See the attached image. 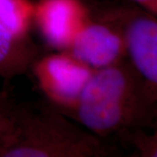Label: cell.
<instances>
[{"label":"cell","mask_w":157,"mask_h":157,"mask_svg":"<svg viewBox=\"0 0 157 157\" xmlns=\"http://www.w3.org/2000/svg\"><path fill=\"white\" fill-rule=\"evenodd\" d=\"M37 58V49L28 38H17L0 24L1 78L9 79L25 73Z\"/></svg>","instance_id":"7"},{"label":"cell","mask_w":157,"mask_h":157,"mask_svg":"<svg viewBox=\"0 0 157 157\" xmlns=\"http://www.w3.org/2000/svg\"><path fill=\"white\" fill-rule=\"evenodd\" d=\"M65 52L94 71L121 63L127 58L119 28L103 18L92 19L90 16Z\"/></svg>","instance_id":"5"},{"label":"cell","mask_w":157,"mask_h":157,"mask_svg":"<svg viewBox=\"0 0 157 157\" xmlns=\"http://www.w3.org/2000/svg\"><path fill=\"white\" fill-rule=\"evenodd\" d=\"M99 17L112 23L121 31L129 65L147 94L157 101L156 16L136 6L111 8Z\"/></svg>","instance_id":"3"},{"label":"cell","mask_w":157,"mask_h":157,"mask_svg":"<svg viewBox=\"0 0 157 157\" xmlns=\"http://www.w3.org/2000/svg\"><path fill=\"white\" fill-rule=\"evenodd\" d=\"M135 149L138 155L143 157L157 156L156 134L149 135L144 128H137L128 131L121 135Z\"/></svg>","instance_id":"9"},{"label":"cell","mask_w":157,"mask_h":157,"mask_svg":"<svg viewBox=\"0 0 157 157\" xmlns=\"http://www.w3.org/2000/svg\"><path fill=\"white\" fill-rule=\"evenodd\" d=\"M135 5L140 6V8L148 11L153 15L157 14V0H132Z\"/></svg>","instance_id":"11"},{"label":"cell","mask_w":157,"mask_h":157,"mask_svg":"<svg viewBox=\"0 0 157 157\" xmlns=\"http://www.w3.org/2000/svg\"><path fill=\"white\" fill-rule=\"evenodd\" d=\"M118 150L53 108L16 106L0 157H107Z\"/></svg>","instance_id":"2"},{"label":"cell","mask_w":157,"mask_h":157,"mask_svg":"<svg viewBox=\"0 0 157 157\" xmlns=\"http://www.w3.org/2000/svg\"><path fill=\"white\" fill-rule=\"evenodd\" d=\"M154 101L125 60L94 71L73 107L63 113L101 139L151 125Z\"/></svg>","instance_id":"1"},{"label":"cell","mask_w":157,"mask_h":157,"mask_svg":"<svg viewBox=\"0 0 157 157\" xmlns=\"http://www.w3.org/2000/svg\"><path fill=\"white\" fill-rule=\"evenodd\" d=\"M89 16L81 0H39L35 3L33 21L45 42L62 52Z\"/></svg>","instance_id":"6"},{"label":"cell","mask_w":157,"mask_h":157,"mask_svg":"<svg viewBox=\"0 0 157 157\" xmlns=\"http://www.w3.org/2000/svg\"><path fill=\"white\" fill-rule=\"evenodd\" d=\"M34 9L31 0H0V24L17 38H28Z\"/></svg>","instance_id":"8"},{"label":"cell","mask_w":157,"mask_h":157,"mask_svg":"<svg viewBox=\"0 0 157 157\" xmlns=\"http://www.w3.org/2000/svg\"><path fill=\"white\" fill-rule=\"evenodd\" d=\"M31 68L52 108L61 113L73 108L94 73L65 51L37 58Z\"/></svg>","instance_id":"4"},{"label":"cell","mask_w":157,"mask_h":157,"mask_svg":"<svg viewBox=\"0 0 157 157\" xmlns=\"http://www.w3.org/2000/svg\"><path fill=\"white\" fill-rule=\"evenodd\" d=\"M16 104L8 88L0 91V141L10 130L14 117Z\"/></svg>","instance_id":"10"}]
</instances>
